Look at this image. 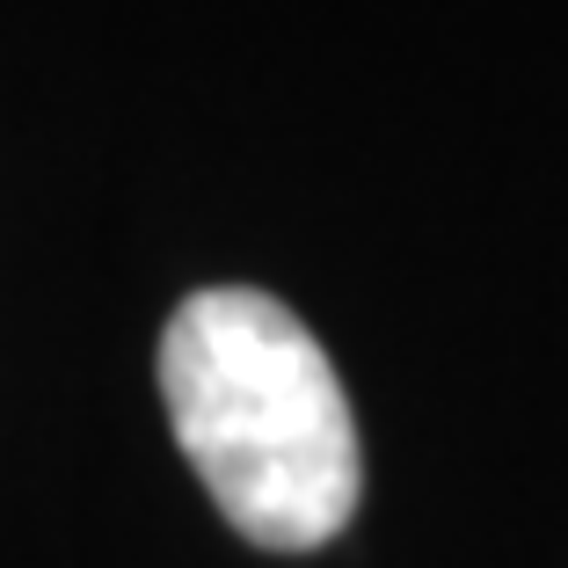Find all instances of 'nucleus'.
I'll use <instances>...</instances> for the list:
<instances>
[{
    "mask_svg": "<svg viewBox=\"0 0 568 568\" xmlns=\"http://www.w3.org/2000/svg\"><path fill=\"white\" fill-rule=\"evenodd\" d=\"M161 402L204 496L270 554L328 547L357 510V423L306 321L270 292L212 284L161 328Z\"/></svg>",
    "mask_w": 568,
    "mask_h": 568,
    "instance_id": "1",
    "label": "nucleus"
}]
</instances>
